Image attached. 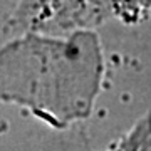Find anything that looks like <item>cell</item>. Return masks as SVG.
Masks as SVG:
<instances>
[{
  "label": "cell",
  "mask_w": 151,
  "mask_h": 151,
  "mask_svg": "<svg viewBox=\"0 0 151 151\" xmlns=\"http://www.w3.org/2000/svg\"><path fill=\"white\" fill-rule=\"evenodd\" d=\"M113 151H151V118H146V121Z\"/></svg>",
  "instance_id": "6da1fadb"
}]
</instances>
